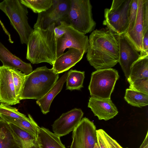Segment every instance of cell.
Masks as SVG:
<instances>
[{
  "instance_id": "3",
  "label": "cell",
  "mask_w": 148,
  "mask_h": 148,
  "mask_svg": "<svg viewBox=\"0 0 148 148\" xmlns=\"http://www.w3.org/2000/svg\"><path fill=\"white\" fill-rule=\"evenodd\" d=\"M59 74L46 66L37 68L26 75L19 100H38L45 95L58 80Z\"/></svg>"
},
{
  "instance_id": "32",
  "label": "cell",
  "mask_w": 148,
  "mask_h": 148,
  "mask_svg": "<svg viewBox=\"0 0 148 148\" xmlns=\"http://www.w3.org/2000/svg\"><path fill=\"white\" fill-rule=\"evenodd\" d=\"M67 24L65 21H62L59 25L55 27L54 33L56 38L61 37L64 33Z\"/></svg>"
},
{
  "instance_id": "5",
  "label": "cell",
  "mask_w": 148,
  "mask_h": 148,
  "mask_svg": "<svg viewBox=\"0 0 148 148\" xmlns=\"http://www.w3.org/2000/svg\"><path fill=\"white\" fill-rule=\"evenodd\" d=\"M69 10L65 21L74 29L85 34L94 30L96 23L89 0H70Z\"/></svg>"
},
{
  "instance_id": "8",
  "label": "cell",
  "mask_w": 148,
  "mask_h": 148,
  "mask_svg": "<svg viewBox=\"0 0 148 148\" xmlns=\"http://www.w3.org/2000/svg\"><path fill=\"white\" fill-rule=\"evenodd\" d=\"M70 3V0H53V4L49 8L38 14L34 29H45L53 23L57 26L60 22L65 21Z\"/></svg>"
},
{
  "instance_id": "6",
  "label": "cell",
  "mask_w": 148,
  "mask_h": 148,
  "mask_svg": "<svg viewBox=\"0 0 148 148\" xmlns=\"http://www.w3.org/2000/svg\"><path fill=\"white\" fill-rule=\"evenodd\" d=\"M131 0H113L110 8L104 10L103 24L115 36L125 33L129 24Z\"/></svg>"
},
{
  "instance_id": "25",
  "label": "cell",
  "mask_w": 148,
  "mask_h": 148,
  "mask_svg": "<svg viewBox=\"0 0 148 148\" xmlns=\"http://www.w3.org/2000/svg\"><path fill=\"white\" fill-rule=\"evenodd\" d=\"M20 1L34 12L38 14L46 11L53 4V0H20Z\"/></svg>"
},
{
  "instance_id": "12",
  "label": "cell",
  "mask_w": 148,
  "mask_h": 148,
  "mask_svg": "<svg viewBox=\"0 0 148 148\" xmlns=\"http://www.w3.org/2000/svg\"><path fill=\"white\" fill-rule=\"evenodd\" d=\"M83 114L81 109L76 108L62 114L52 125L53 132L60 137L67 135L78 125Z\"/></svg>"
},
{
  "instance_id": "35",
  "label": "cell",
  "mask_w": 148,
  "mask_h": 148,
  "mask_svg": "<svg viewBox=\"0 0 148 148\" xmlns=\"http://www.w3.org/2000/svg\"><path fill=\"white\" fill-rule=\"evenodd\" d=\"M94 148H100L97 143L95 144Z\"/></svg>"
},
{
  "instance_id": "7",
  "label": "cell",
  "mask_w": 148,
  "mask_h": 148,
  "mask_svg": "<svg viewBox=\"0 0 148 148\" xmlns=\"http://www.w3.org/2000/svg\"><path fill=\"white\" fill-rule=\"evenodd\" d=\"M119 76L117 71L112 68L98 70L93 72L88 86L91 97L110 98Z\"/></svg>"
},
{
  "instance_id": "13",
  "label": "cell",
  "mask_w": 148,
  "mask_h": 148,
  "mask_svg": "<svg viewBox=\"0 0 148 148\" xmlns=\"http://www.w3.org/2000/svg\"><path fill=\"white\" fill-rule=\"evenodd\" d=\"M0 103L8 105L19 103L10 68L0 66Z\"/></svg>"
},
{
  "instance_id": "23",
  "label": "cell",
  "mask_w": 148,
  "mask_h": 148,
  "mask_svg": "<svg viewBox=\"0 0 148 148\" xmlns=\"http://www.w3.org/2000/svg\"><path fill=\"white\" fill-rule=\"evenodd\" d=\"M125 100L130 105L141 108L148 105V95L130 88L126 90Z\"/></svg>"
},
{
  "instance_id": "30",
  "label": "cell",
  "mask_w": 148,
  "mask_h": 148,
  "mask_svg": "<svg viewBox=\"0 0 148 148\" xmlns=\"http://www.w3.org/2000/svg\"><path fill=\"white\" fill-rule=\"evenodd\" d=\"M129 83V88L148 95V78L137 79Z\"/></svg>"
},
{
  "instance_id": "22",
  "label": "cell",
  "mask_w": 148,
  "mask_h": 148,
  "mask_svg": "<svg viewBox=\"0 0 148 148\" xmlns=\"http://www.w3.org/2000/svg\"><path fill=\"white\" fill-rule=\"evenodd\" d=\"M144 78H148V56L140 57L132 64L127 80L130 83Z\"/></svg>"
},
{
  "instance_id": "27",
  "label": "cell",
  "mask_w": 148,
  "mask_h": 148,
  "mask_svg": "<svg viewBox=\"0 0 148 148\" xmlns=\"http://www.w3.org/2000/svg\"><path fill=\"white\" fill-rule=\"evenodd\" d=\"M143 50L140 54L148 55V0H144Z\"/></svg>"
},
{
  "instance_id": "36",
  "label": "cell",
  "mask_w": 148,
  "mask_h": 148,
  "mask_svg": "<svg viewBox=\"0 0 148 148\" xmlns=\"http://www.w3.org/2000/svg\"></svg>"
},
{
  "instance_id": "2",
  "label": "cell",
  "mask_w": 148,
  "mask_h": 148,
  "mask_svg": "<svg viewBox=\"0 0 148 148\" xmlns=\"http://www.w3.org/2000/svg\"><path fill=\"white\" fill-rule=\"evenodd\" d=\"M53 23L45 29H33L27 44L26 59L32 64L48 63L53 65L56 59V38Z\"/></svg>"
},
{
  "instance_id": "11",
  "label": "cell",
  "mask_w": 148,
  "mask_h": 148,
  "mask_svg": "<svg viewBox=\"0 0 148 148\" xmlns=\"http://www.w3.org/2000/svg\"><path fill=\"white\" fill-rule=\"evenodd\" d=\"M117 37L119 47V62L127 80L131 67L139 58L140 54L125 33Z\"/></svg>"
},
{
  "instance_id": "34",
  "label": "cell",
  "mask_w": 148,
  "mask_h": 148,
  "mask_svg": "<svg viewBox=\"0 0 148 148\" xmlns=\"http://www.w3.org/2000/svg\"><path fill=\"white\" fill-rule=\"evenodd\" d=\"M0 23L3 28V29L5 33L8 35V40L9 42L11 43H13V41L12 40L10 35L9 32L6 29L3 23L1 22L0 20Z\"/></svg>"
},
{
  "instance_id": "15",
  "label": "cell",
  "mask_w": 148,
  "mask_h": 148,
  "mask_svg": "<svg viewBox=\"0 0 148 148\" xmlns=\"http://www.w3.org/2000/svg\"><path fill=\"white\" fill-rule=\"evenodd\" d=\"M84 54L79 49L69 48L67 51L56 58L52 68L58 74L66 71L79 62Z\"/></svg>"
},
{
  "instance_id": "29",
  "label": "cell",
  "mask_w": 148,
  "mask_h": 148,
  "mask_svg": "<svg viewBox=\"0 0 148 148\" xmlns=\"http://www.w3.org/2000/svg\"><path fill=\"white\" fill-rule=\"evenodd\" d=\"M1 115L19 119H26L28 118L25 115L20 112L17 108L1 103L0 116Z\"/></svg>"
},
{
  "instance_id": "17",
  "label": "cell",
  "mask_w": 148,
  "mask_h": 148,
  "mask_svg": "<svg viewBox=\"0 0 148 148\" xmlns=\"http://www.w3.org/2000/svg\"><path fill=\"white\" fill-rule=\"evenodd\" d=\"M0 60L3 66L18 70L26 75L30 74L33 71L30 63L24 62L13 54L0 42Z\"/></svg>"
},
{
  "instance_id": "1",
  "label": "cell",
  "mask_w": 148,
  "mask_h": 148,
  "mask_svg": "<svg viewBox=\"0 0 148 148\" xmlns=\"http://www.w3.org/2000/svg\"><path fill=\"white\" fill-rule=\"evenodd\" d=\"M86 58L97 70L111 68L119 60L117 36L107 27L93 30L88 39Z\"/></svg>"
},
{
  "instance_id": "4",
  "label": "cell",
  "mask_w": 148,
  "mask_h": 148,
  "mask_svg": "<svg viewBox=\"0 0 148 148\" xmlns=\"http://www.w3.org/2000/svg\"><path fill=\"white\" fill-rule=\"evenodd\" d=\"M27 8L20 0H4L0 2V9L8 17L18 33L21 43L26 45L33 30L28 22Z\"/></svg>"
},
{
  "instance_id": "24",
  "label": "cell",
  "mask_w": 148,
  "mask_h": 148,
  "mask_svg": "<svg viewBox=\"0 0 148 148\" xmlns=\"http://www.w3.org/2000/svg\"><path fill=\"white\" fill-rule=\"evenodd\" d=\"M85 72L71 69L67 73L66 89L70 90H80L83 87Z\"/></svg>"
},
{
  "instance_id": "16",
  "label": "cell",
  "mask_w": 148,
  "mask_h": 148,
  "mask_svg": "<svg viewBox=\"0 0 148 148\" xmlns=\"http://www.w3.org/2000/svg\"><path fill=\"white\" fill-rule=\"evenodd\" d=\"M144 0H138V8L136 21L132 29L125 34L138 52L143 50Z\"/></svg>"
},
{
  "instance_id": "18",
  "label": "cell",
  "mask_w": 148,
  "mask_h": 148,
  "mask_svg": "<svg viewBox=\"0 0 148 148\" xmlns=\"http://www.w3.org/2000/svg\"><path fill=\"white\" fill-rule=\"evenodd\" d=\"M0 148H23L9 123L0 117Z\"/></svg>"
},
{
  "instance_id": "31",
  "label": "cell",
  "mask_w": 148,
  "mask_h": 148,
  "mask_svg": "<svg viewBox=\"0 0 148 148\" xmlns=\"http://www.w3.org/2000/svg\"><path fill=\"white\" fill-rule=\"evenodd\" d=\"M138 8V0H131L129 10V24L126 33L130 32L134 27L137 17Z\"/></svg>"
},
{
  "instance_id": "20",
  "label": "cell",
  "mask_w": 148,
  "mask_h": 148,
  "mask_svg": "<svg viewBox=\"0 0 148 148\" xmlns=\"http://www.w3.org/2000/svg\"><path fill=\"white\" fill-rule=\"evenodd\" d=\"M67 76V73H65L45 95L36 101V103L43 114H45L49 112L51 104L54 98L61 90Z\"/></svg>"
},
{
  "instance_id": "19",
  "label": "cell",
  "mask_w": 148,
  "mask_h": 148,
  "mask_svg": "<svg viewBox=\"0 0 148 148\" xmlns=\"http://www.w3.org/2000/svg\"><path fill=\"white\" fill-rule=\"evenodd\" d=\"M60 138L48 129L39 127L36 140L39 148H66Z\"/></svg>"
},
{
  "instance_id": "14",
  "label": "cell",
  "mask_w": 148,
  "mask_h": 148,
  "mask_svg": "<svg viewBox=\"0 0 148 148\" xmlns=\"http://www.w3.org/2000/svg\"><path fill=\"white\" fill-rule=\"evenodd\" d=\"M88 107L100 120H108L113 118L118 113L116 107L110 98H96L91 97Z\"/></svg>"
},
{
  "instance_id": "10",
  "label": "cell",
  "mask_w": 148,
  "mask_h": 148,
  "mask_svg": "<svg viewBox=\"0 0 148 148\" xmlns=\"http://www.w3.org/2000/svg\"><path fill=\"white\" fill-rule=\"evenodd\" d=\"M88 46V36L68 23L64 33L56 38V58L63 54L67 48L76 49L85 53L87 52Z\"/></svg>"
},
{
  "instance_id": "28",
  "label": "cell",
  "mask_w": 148,
  "mask_h": 148,
  "mask_svg": "<svg viewBox=\"0 0 148 148\" xmlns=\"http://www.w3.org/2000/svg\"><path fill=\"white\" fill-rule=\"evenodd\" d=\"M10 71L12 74L16 95L17 99L19 100V97L26 75L15 69L10 68Z\"/></svg>"
},
{
  "instance_id": "26",
  "label": "cell",
  "mask_w": 148,
  "mask_h": 148,
  "mask_svg": "<svg viewBox=\"0 0 148 148\" xmlns=\"http://www.w3.org/2000/svg\"><path fill=\"white\" fill-rule=\"evenodd\" d=\"M97 142L100 148H123L104 130H96Z\"/></svg>"
},
{
  "instance_id": "33",
  "label": "cell",
  "mask_w": 148,
  "mask_h": 148,
  "mask_svg": "<svg viewBox=\"0 0 148 148\" xmlns=\"http://www.w3.org/2000/svg\"><path fill=\"white\" fill-rule=\"evenodd\" d=\"M139 148H148V132L146 137Z\"/></svg>"
},
{
  "instance_id": "21",
  "label": "cell",
  "mask_w": 148,
  "mask_h": 148,
  "mask_svg": "<svg viewBox=\"0 0 148 148\" xmlns=\"http://www.w3.org/2000/svg\"><path fill=\"white\" fill-rule=\"evenodd\" d=\"M28 116L27 119H23L14 118L3 115L0 116V117L8 123L16 126L36 138L38 129L39 127L30 114H28Z\"/></svg>"
},
{
  "instance_id": "9",
  "label": "cell",
  "mask_w": 148,
  "mask_h": 148,
  "mask_svg": "<svg viewBox=\"0 0 148 148\" xmlns=\"http://www.w3.org/2000/svg\"><path fill=\"white\" fill-rule=\"evenodd\" d=\"M96 130L92 122L82 119L73 131L70 148H94L97 142Z\"/></svg>"
}]
</instances>
